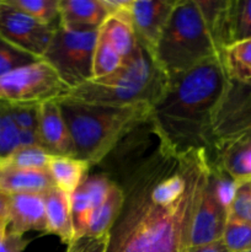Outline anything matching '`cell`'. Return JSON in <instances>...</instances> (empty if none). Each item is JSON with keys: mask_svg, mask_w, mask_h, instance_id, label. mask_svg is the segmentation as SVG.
<instances>
[{"mask_svg": "<svg viewBox=\"0 0 251 252\" xmlns=\"http://www.w3.org/2000/svg\"><path fill=\"white\" fill-rule=\"evenodd\" d=\"M112 179L123 189L122 209L105 252H188L193 219L211 174L207 150L177 154L157 139L130 150Z\"/></svg>", "mask_w": 251, "mask_h": 252, "instance_id": "obj_1", "label": "cell"}, {"mask_svg": "<svg viewBox=\"0 0 251 252\" xmlns=\"http://www.w3.org/2000/svg\"><path fill=\"white\" fill-rule=\"evenodd\" d=\"M231 85L221 56L170 80L150 112L157 139L177 154L201 149L211 154L217 117Z\"/></svg>", "mask_w": 251, "mask_h": 252, "instance_id": "obj_2", "label": "cell"}, {"mask_svg": "<svg viewBox=\"0 0 251 252\" xmlns=\"http://www.w3.org/2000/svg\"><path fill=\"white\" fill-rule=\"evenodd\" d=\"M62 113L73 142L74 157L101 164L121 142L149 121L148 105L105 106L85 103L64 96L59 98Z\"/></svg>", "mask_w": 251, "mask_h": 252, "instance_id": "obj_3", "label": "cell"}, {"mask_svg": "<svg viewBox=\"0 0 251 252\" xmlns=\"http://www.w3.org/2000/svg\"><path fill=\"white\" fill-rule=\"evenodd\" d=\"M167 85L169 79L159 68L153 53L138 41L133 53L123 59L122 65L115 73L71 89L66 96L94 105L153 107Z\"/></svg>", "mask_w": 251, "mask_h": 252, "instance_id": "obj_4", "label": "cell"}, {"mask_svg": "<svg viewBox=\"0 0 251 252\" xmlns=\"http://www.w3.org/2000/svg\"><path fill=\"white\" fill-rule=\"evenodd\" d=\"M217 56L221 52L197 0L175 2L154 51L155 62L169 81Z\"/></svg>", "mask_w": 251, "mask_h": 252, "instance_id": "obj_5", "label": "cell"}, {"mask_svg": "<svg viewBox=\"0 0 251 252\" xmlns=\"http://www.w3.org/2000/svg\"><path fill=\"white\" fill-rule=\"evenodd\" d=\"M98 30H71L58 25L42 57L69 89L93 79V58Z\"/></svg>", "mask_w": 251, "mask_h": 252, "instance_id": "obj_6", "label": "cell"}, {"mask_svg": "<svg viewBox=\"0 0 251 252\" xmlns=\"http://www.w3.org/2000/svg\"><path fill=\"white\" fill-rule=\"evenodd\" d=\"M70 89L43 59L20 66L0 76V100L7 103L41 105L59 100Z\"/></svg>", "mask_w": 251, "mask_h": 252, "instance_id": "obj_7", "label": "cell"}, {"mask_svg": "<svg viewBox=\"0 0 251 252\" xmlns=\"http://www.w3.org/2000/svg\"><path fill=\"white\" fill-rule=\"evenodd\" d=\"M0 4V36L21 51L42 59L58 25L43 24L2 1Z\"/></svg>", "mask_w": 251, "mask_h": 252, "instance_id": "obj_8", "label": "cell"}, {"mask_svg": "<svg viewBox=\"0 0 251 252\" xmlns=\"http://www.w3.org/2000/svg\"><path fill=\"white\" fill-rule=\"evenodd\" d=\"M228 219V209L219 199L212 175L209 174L208 182L193 219L191 248L221 240Z\"/></svg>", "mask_w": 251, "mask_h": 252, "instance_id": "obj_9", "label": "cell"}, {"mask_svg": "<svg viewBox=\"0 0 251 252\" xmlns=\"http://www.w3.org/2000/svg\"><path fill=\"white\" fill-rule=\"evenodd\" d=\"M212 166L238 184L251 181V134L218 139L209 154Z\"/></svg>", "mask_w": 251, "mask_h": 252, "instance_id": "obj_10", "label": "cell"}, {"mask_svg": "<svg viewBox=\"0 0 251 252\" xmlns=\"http://www.w3.org/2000/svg\"><path fill=\"white\" fill-rule=\"evenodd\" d=\"M176 0H132L130 19L137 38L154 56L155 47L162 33Z\"/></svg>", "mask_w": 251, "mask_h": 252, "instance_id": "obj_11", "label": "cell"}, {"mask_svg": "<svg viewBox=\"0 0 251 252\" xmlns=\"http://www.w3.org/2000/svg\"><path fill=\"white\" fill-rule=\"evenodd\" d=\"M38 138L42 149L52 157H74L73 142L59 100L39 105Z\"/></svg>", "mask_w": 251, "mask_h": 252, "instance_id": "obj_12", "label": "cell"}, {"mask_svg": "<svg viewBox=\"0 0 251 252\" xmlns=\"http://www.w3.org/2000/svg\"><path fill=\"white\" fill-rule=\"evenodd\" d=\"M240 134H251V91L244 95L243 89L233 83L217 117L214 135L218 140Z\"/></svg>", "mask_w": 251, "mask_h": 252, "instance_id": "obj_13", "label": "cell"}, {"mask_svg": "<svg viewBox=\"0 0 251 252\" xmlns=\"http://www.w3.org/2000/svg\"><path fill=\"white\" fill-rule=\"evenodd\" d=\"M7 230L25 235L27 231L48 233L43 194L9 196Z\"/></svg>", "mask_w": 251, "mask_h": 252, "instance_id": "obj_14", "label": "cell"}, {"mask_svg": "<svg viewBox=\"0 0 251 252\" xmlns=\"http://www.w3.org/2000/svg\"><path fill=\"white\" fill-rule=\"evenodd\" d=\"M108 17L102 0H59V25L71 30H98Z\"/></svg>", "mask_w": 251, "mask_h": 252, "instance_id": "obj_15", "label": "cell"}, {"mask_svg": "<svg viewBox=\"0 0 251 252\" xmlns=\"http://www.w3.org/2000/svg\"><path fill=\"white\" fill-rule=\"evenodd\" d=\"M56 187L48 170L0 169V193L44 194Z\"/></svg>", "mask_w": 251, "mask_h": 252, "instance_id": "obj_16", "label": "cell"}, {"mask_svg": "<svg viewBox=\"0 0 251 252\" xmlns=\"http://www.w3.org/2000/svg\"><path fill=\"white\" fill-rule=\"evenodd\" d=\"M48 233L57 235L66 246L74 241L71 197L57 187L43 194Z\"/></svg>", "mask_w": 251, "mask_h": 252, "instance_id": "obj_17", "label": "cell"}, {"mask_svg": "<svg viewBox=\"0 0 251 252\" xmlns=\"http://www.w3.org/2000/svg\"><path fill=\"white\" fill-rule=\"evenodd\" d=\"M102 36L123 59L133 53L138 44L137 34L130 19V9L117 15H110L98 29Z\"/></svg>", "mask_w": 251, "mask_h": 252, "instance_id": "obj_18", "label": "cell"}, {"mask_svg": "<svg viewBox=\"0 0 251 252\" xmlns=\"http://www.w3.org/2000/svg\"><path fill=\"white\" fill-rule=\"evenodd\" d=\"M89 162L75 157H52L47 170L53 179L57 189L64 193L71 194L80 186L83 180L88 176L90 169Z\"/></svg>", "mask_w": 251, "mask_h": 252, "instance_id": "obj_19", "label": "cell"}, {"mask_svg": "<svg viewBox=\"0 0 251 252\" xmlns=\"http://www.w3.org/2000/svg\"><path fill=\"white\" fill-rule=\"evenodd\" d=\"M123 201H125V193H123L122 187L117 182L113 181L105 201L94 211L84 236L100 238V236L107 235L122 209Z\"/></svg>", "mask_w": 251, "mask_h": 252, "instance_id": "obj_20", "label": "cell"}, {"mask_svg": "<svg viewBox=\"0 0 251 252\" xmlns=\"http://www.w3.org/2000/svg\"><path fill=\"white\" fill-rule=\"evenodd\" d=\"M209 32L219 51L229 44V6L230 0H197Z\"/></svg>", "mask_w": 251, "mask_h": 252, "instance_id": "obj_21", "label": "cell"}, {"mask_svg": "<svg viewBox=\"0 0 251 252\" xmlns=\"http://www.w3.org/2000/svg\"><path fill=\"white\" fill-rule=\"evenodd\" d=\"M221 58L231 81L251 83V38L226 46L221 52Z\"/></svg>", "mask_w": 251, "mask_h": 252, "instance_id": "obj_22", "label": "cell"}, {"mask_svg": "<svg viewBox=\"0 0 251 252\" xmlns=\"http://www.w3.org/2000/svg\"><path fill=\"white\" fill-rule=\"evenodd\" d=\"M5 5L47 25H59V0H1Z\"/></svg>", "mask_w": 251, "mask_h": 252, "instance_id": "obj_23", "label": "cell"}, {"mask_svg": "<svg viewBox=\"0 0 251 252\" xmlns=\"http://www.w3.org/2000/svg\"><path fill=\"white\" fill-rule=\"evenodd\" d=\"M51 155L41 147L20 148L4 160H0V169L47 170Z\"/></svg>", "mask_w": 251, "mask_h": 252, "instance_id": "obj_24", "label": "cell"}, {"mask_svg": "<svg viewBox=\"0 0 251 252\" xmlns=\"http://www.w3.org/2000/svg\"><path fill=\"white\" fill-rule=\"evenodd\" d=\"M249 38H251V0H230L229 44Z\"/></svg>", "mask_w": 251, "mask_h": 252, "instance_id": "obj_25", "label": "cell"}, {"mask_svg": "<svg viewBox=\"0 0 251 252\" xmlns=\"http://www.w3.org/2000/svg\"><path fill=\"white\" fill-rule=\"evenodd\" d=\"M122 63L123 58L118 52L97 33L93 58V79H101L111 75L120 69Z\"/></svg>", "mask_w": 251, "mask_h": 252, "instance_id": "obj_26", "label": "cell"}, {"mask_svg": "<svg viewBox=\"0 0 251 252\" xmlns=\"http://www.w3.org/2000/svg\"><path fill=\"white\" fill-rule=\"evenodd\" d=\"M20 149V129L11 116L9 103L0 100V160Z\"/></svg>", "mask_w": 251, "mask_h": 252, "instance_id": "obj_27", "label": "cell"}, {"mask_svg": "<svg viewBox=\"0 0 251 252\" xmlns=\"http://www.w3.org/2000/svg\"><path fill=\"white\" fill-rule=\"evenodd\" d=\"M221 240L229 252L251 251V224L228 219Z\"/></svg>", "mask_w": 251, "mask_h": 252, "instance_id": "obj_28", "label": "cell"}, {"mask_svg": "<svg viewBox=\"0 0 251 252\" xmlns=\"http://www.w3.org/2000/svg\"><path fill=\"white\" fill-rule=\"evenodd\" d=\"M36 61H38L36 57L21 51L0 36V76Z\"/></svg>", "mask_w": 251, "mask_h": 252, "instance_id": "obj_29", "label": "cell"}, {"mask_svg": "<svg viewBox=\"0 0 251 252\" xmlns=\"http://www.w3.org/2000/svg\"><path fill=\"white\" fill-rule=\"evenodd\" d=\"M229 219L251 224V181L238 185L229 206Z\"/></svg>", "mask_w": 251, "mask_h": 252, "instance_id": "obj_30", "label": "cell"}, {"mask_svg": "<svg viewBox=\"0 0 251 252\" xmlns=\"http://www.w3.org/2000/svg\"><path fill=\"white\" fill-rule=\"evenodd\" d=\"M11 116L20 130L38 132L39 105L29 103H9Z\"/></svg>", "mask_w": 251, "mask_h": 252, "instance_id": "obj_31", "label": "cell"}, {"mask_svg": "<svg viewBox=\"0 0 251 252\" xmlns=\"http://www.w3.org/2000/svg\"><path fill=\"white\" fill-rule=\"evenodd\" d=\"M108 234L100 238H80L68 245L65 252H105Z\"/></svg>", "mask_w": 251, "mask_h": 252, "instance_id": "obj_32", "label": "cell"}, {"mask_svg": "<svg viewBox=\"0 0 251 252\" xmlns=\"http://www.w3.org/2000/svg\"><path fill=\"white\" fill-rule=\"evenodd\" d=\"M29 243L25 235L7 230L0 241V252H24Z\"/></svg>", "mask_w": 251, "mask_h": 252, "instance_id": "obj_33", "label": "cell"}, {"mask_svg": "<svg viewBox=\"0 0 251 252\" xmlns=\"http://www.w3.org/2000/svg\"><path fill=\"white\" fill-rule=\"evenodd\" d=\"M188 252H229L226 246L224 245L223 240H218L216 243L207 244L202 246H192Z\"/></svg>", "mask_w": 251, "mask_h": 252, "instance_id": "obj_34", "label": "cell"}, {"mask_svg": "<svg viewBox=\"0 0 251 252\" xmlns=\"http://www.w3.org/2000/svg\"><path fill=\"white\" fill-rule=\"evenodd\" d=\"M7 209H9V196L0 193V221L7 220Z\"/></svg>", "mask_w": 251, "mask_h": 252, "instance_id": "obj_35", "label": "cell"}, {"mask_svg": "<svg viewBox=\"0 0 251 252\" xmlns=\"http://www.w3.org/2000/svg\"><path fill=\"white\" fill-rule=\"evenodd\" d=\"M7 226H9V221L7 220L0 221V241L2 240V238H4L5 234H6Z\"/></svg>", "mask_w": 251, "mask_h": 252, "instance_id": "obj_36", "label": "cell"}, {"mask_svg": "<svg viewBox=\"0 0 251 252\" xmlns=\"http://www.w3.org/2000/svg\"><path fill=\"white\" fill-rule=\"evenodd\" d=\"M0 11H1V4H0Z\"/></svg>", "mask_w": 251, "mask_h": 252, "instance_id": "obj_37", "label": "cell"}, {"mask_svg": "<svg viewBox=\"0 0 251 252\" xmlns=\"http://www.w3.org/2000/svg\"><path fill=\"white\" fill-rule=\"evenodd\" d=\"M249 252H251V251H249Z\"/></svg>", "mask_w": 251, "mask_h": 252, "instance_id": "obj_38", "label": "cell"}]
</instances>
